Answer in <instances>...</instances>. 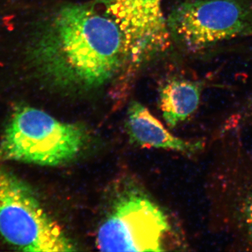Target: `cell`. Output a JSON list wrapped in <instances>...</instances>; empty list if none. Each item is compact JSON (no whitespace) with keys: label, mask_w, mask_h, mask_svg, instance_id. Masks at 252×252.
<instances>
[{"label":"cell","mask_w":252,"mask_h":252,"mask_svg":"<svg viewBox=\"0 0 252 252\" xmlns=\"http://www.w3.org/2000/svg\"><path fill=\"white\" fill-rule=\"evenodd\" d=\"M170 35L189 52L205 51L235 38L252 36L250 0H189L167 21Z\"/></svg>","instance_id":"4"},{"label":"cell","mask_w":252,"mask_h":252,"mask_svg":"<svg viewBox=\"0 0 252 252\" xmlns=\"http://www.w3.org/2000/svg\"><path fill=\"white\" fill-rule=\"evenodd\" d=\"M127 132L130 140L142 147L166 149L185 154H193L203 149L201 141L191 142L176 137L147 107L140 102H131L127 113Z\"/></svg>","instance_id":"7"},{"label":"cell","mask_w":252,"mask_h":252,"mask_svg":"<svg viewBox=\"0 0 252 252\" xmlns=\"http://www.w3.org/2000/svg\"><path fill=\"white\" fill-rule=\"evenodd\" d=\"M170 230L165 212L145 194H122L99 227L96 238L102 252H162Z\"/></svg>","instance_id":"5"},{"label":"cell","mask_w":252,"mask_h":252,"mask_svg":"<svg viewBox=\"0 0 252 252\" xmlns=\"http://www.w3.org/2000/svg\"><path fill=\"white\" fill-rule=\"evenodd\" d=\"M87 134L82 126L60 122L40 109L18 107L0 144L4 158L45 166L72 160L84 148Z\"/></svg>","instance_id":"2"},{"label":"cell","mask_w":252,"mask_h":252,"mask_svg":"<svg viewBox=\"0 0 252 252\" xmlns=\"http://www.w3.org/2000/svg\"><path fill=\"white\" fill-rule=\"evenodd\" d=\"M243 214L247 229L252 239V187L244 204Z\"/></svg>","instance_id":"9"},{"label":"cell","mask_w":252,"mask_h":252,"mask_svg":"<svg viewBox=\"0 0 252 252\" xmlns=\"http://www.w3.org/2000/svg\"><path fill=\"white\" fill-rule=\"evenodd\" d=\"M0 235L10 245L24 252L76 251L62 228L46 213L29 187L1 167Z\"/></svg>","instance_id":"3"},{"label":"cell","mask_w":252,"mask_h":252,"mask_svg":"<svg viewBox=\"0 0 252 252\" xmlns=\"http://www.w3.org/2000/svg\"><path fill=\"white\" fill-rule=\"evenodd\" d=\"M201 84L184 79H172L159 89V105L167 126L185 122L198 108Z\"/></svg>","instance_id":"8"},{"label":"cell","mask_w":252,"mask_h":252,"mask_svg":"<svg viewBox=\"0 0 252 252\" xmlns=\"http://www.w3.org/2000/svg\"><path fill=\"white\" fill-rule=\"evenodd\" d=\"M28 59L46 86L66 94H85L112 81L125 54L120 32L110 18L93 5L67 3L37 28Z\"/></svg>","instance_id":"1"},{"label":"cell","mask_w":252,"mask_h":252,"mask_svg":"<svg viewBox=\"0 0 252 252\" xmlns=\"http://www.w3.org/2000/svg\"><path fill=\"white\" fill-rule=\"evenodd\" d=\"M162 0H97L122 35L125 62L135 67L148 62L170 44Z\"/></svg>","instance_id":"6"}]
</instances>
